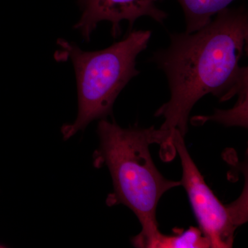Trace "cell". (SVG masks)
<instances>
[{
	"instance_id": "7",
	"label": "cell",
	"mask_w": 248,
	"mask_h": 248,
	"mask_svg": "<svg viewBox=\"0 0 248 248\" xmlns=\"http://www.w3.org/2000/svg\"><path fill=\"white\" fill-rule=\"evenodd\" d=\"M150 248H210L208 239L200 228L190 227L177 234L166 235L158 233L148 245Z\"/></svg>"
},
{
	"instance_id": "3",
	"label": "cell",
	"mask_w": 248,
	"mask_h": 248,
	"mask_svg": "<svg viewBox=\"0 0 248 248\" xmlns=\"http://www.w3.org/2000/svg\"><path fill=\"white\" fill-rule=\"evenodd\" d=\"M150 31H130L124 40L103 50L84 51L74 43L59 40L60 57L68 58L76 71L78 114L73 124L62 128L68 140L94 120L107 118L119 94L135 77L138 55L148 47Z\"/></svg>"
},
{
	"instance_id": "4",
	"label": "cell",
	"mask_w": 248,
	"mask_h": 248,
	"mask_svg": "<svg viewBox=\"0 0 248 248\" xmlns=\"http://www.w3.org/2000/svg\"><path fill=\"white\" fill-rule=\"evenodd\" d=\"M171 143L180 157L183 170L181 186L188 196L199 228L210 248L232 247L235 231L248 221V186L237 200L223 205L205 184L186 148L184 137L177 130L172 131Z\"/></svg>"
},
{
	"instance_id": "6",
	"label": "cell",
	"mask_w": 248,
	"mask_h": 248,
	"mask_svg": "<svg viewBox=\"0 0 248 248\" xmlns=\"http://www.w3.org/2000/svg\"><path fill=\"white\" fill-rule=\"evenodd\" d=\"M234 0H177L185 17L186 33L200 30Z\"/></svg>"
},
{
	"instance_id": "5",
	"label": "cell",
	"mask_w": 248,
	"mask_h": 248,
	"mask_svg": "<svg viewBox=\"0 0 248 248\" xmlns=\"http://www.w3.org/2000/svg\"><path fill=\"white\" fill-rule=\"evenodd\" d=\"M160 1L162 0H80L82 14L74 28L88 42L98 24L104 21L110 23L113 37L121 35L122 21L128 22L129 31L142 17H151L163 25L169 15L158 7Z\"/></svg>"
},
{
	"instance_id": "1",
	"label": "cell",
	"mask_w": 248,
	"mask_h": 248,
	"mask_svg": "<svg viewBox=\"0 0 248 248\" xmlns=\"http://www.w3.org/2000/svg\"><path fill=\"white\" fill-rule=\"evenodd\" d=\"M169 36V46L151 58L164 71L170 91L155 116L164 119L159 129L177 130L184 137L191 110L204 96L213 94L226 102L248 91V67L239 66L248 47V10L226 8L200 30Z\"/></svg>"
},
{
	"instance_id": "2",
	"label": "cell",
	"mask_w": 248,
	"mask_h": 248,
	"mask_svg": "<svg viewBox=\"0 0 248 248\" xmlns=\"http://www.w3.org/2000/svg\"><path fill=\"white\" fill-rule=\"evenodd\" d=\"M99 148L94 164L106 165L113 183L114 192L108 202L124 204L133 212L141 223V232L132 239L137 248H148L159 232L156 208L165 192L181 186L169 180L153 162L149 147L152 143H167L169 134L154 126L149 128H123L115 122L102 119L97 126Z\"/></svg>"
},
{
	"instance_id": "8",
	"label": "cell",
	"mask_w": 248,
	"mask_h": 248,
	"mask_svg": "<svg viewBox=\"0 0 248 248\" xmlns=\"http://www.w3.org/2000/svg\"><path fill=\"white\" fill-rule=\"evenodd\" d=\"M239 99L235 107L231 110H217L213 115L208 117H197L192 118V123H205L207 120H213L228 125L248 126V92L239 94Z\"/></svg>"
}]
</instances>
